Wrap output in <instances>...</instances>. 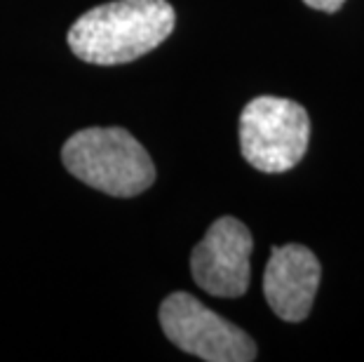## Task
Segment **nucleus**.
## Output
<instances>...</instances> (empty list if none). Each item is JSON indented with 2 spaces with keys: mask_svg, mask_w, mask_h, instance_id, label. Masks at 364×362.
Masks as SVG:
<instances>
[{
  "mask_svg": "<svg viewBox=\"0 0 364 362\" xmlns=\"http://www.w3.org/2000/svg\"><path fill=\"white\" fill-rule=\"evenodd\" d=\"M160 327L174 346L207 362L257 360L254 339L233 322L209 311L188 292H174L162 302Z\"/></svg>",
  "mask_w": 364,
  "mask_h": 362,
  "instance_id": "nucleus-4",
  "label": "nucleus"
},
{
  "mask_svg": "<svg viewBox=\"0 0 364 362\" xmlns=\"http://www.w3.org/2000/svg\"><path fill=\"white\" fill-rule=\"evenodd\" d=\"M311 142V118L291 99L257 97L240 115V151L252 167L280 174L304 160Z\"/></svg>",
  "mask_w": 364,
  "mask_h": 362,
  "instance_id": "nucleus-3",
  "label": "nucleus"
},
{
  "mask_svg": "<svg viewBox=\"0 0 364 362\" xmlns=\"http://www.w3.org/2000/svg\"><path fill=\"white\" fill-rule=\"evenodd\" d=\"M250 228L235 217L216 219L191 254V273L200 289L212 297L235 299L250 289Z\"/></svg>",
  "mask_w": 364,
  "mask_h": 362,
  "instance_id": "nucleus-5",
  "label": "nucleus"
},
{
  "mask_svg": "<svg viewBox=\"0 0 364 362\" xmlns=\"http://www.w3.org/2000/svg\"><path fill=\"white\" fill-rule=\"evenodd\" d=\"M322 268L304 245H282L270 250L263 273V294L273 313L284 322H301L311 315Z\"/></svg>",
  "mask_w": 364,
  "mask_h": 362,
  "instance_id": "nucleus-6",
  "label": "nucleus"
},
{
  "mask_svg": "<svg viewBox=\"0 0 364 362\" xmlns=\"http://www.w3.org/2000/svg\"><path fill=\"white\" fill-rule=\"evenodd\" d=\"M61 160L75 179L113 198H134L156 181L146 149L122 127H87L61 149Z\"/></svg>",
  "mask_w": 364,
  "mask_h": 362,
  "instance_id": "nucleus-2",
  "label": "nucleus"
},
{
  "mask_svg": "<svg viewBox=\"0 0 364 362\" xmlns=\"http://www.w3.org/2000/svg\"><path fill=\"white\" fill-rule=\"evenodd\" d=\"M174 24L167 0H115L85 12L68 31V45L87 64L118 66L156 50Z\"/></svg>",
  "mask_w": 364,
  "mask_h": 362,
  "instance_id": "nucleus-1",
  "label": "nucleus"
},
{
  "mask_svg": "<svg viewBox=\"0 0 364 362\" xmlns=\"http://www.w3.org/2000/svg\"><path fill=\"white\" fill-rule=\"evenodd\" d=\"M308 7H313V10H320V12H336L343 7L346 0H304Z\"/></svg>",
  "mask_w": 364,
  "mask_h": 362,
  "instance_id": "nucleus-7",
  "label": "nucleus"
}]
</instances>
